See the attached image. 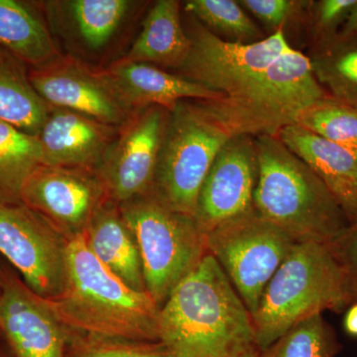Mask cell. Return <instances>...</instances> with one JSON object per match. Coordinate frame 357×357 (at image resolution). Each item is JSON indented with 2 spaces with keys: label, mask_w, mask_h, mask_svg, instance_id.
Here are the masks:
<instances>
[{
  "label": "cell",
  "mask_w": 357,
  "mask_h": 357,
  "mask_svg": "<svg viewBox=\"0 0 357 357\" xmlns=\"http://www.w3.org/2000/svg\"><path fill=\"white\" fill-rule=\"evenodd\" d=\"M68 245L69 241L29 206L0 202V255L44 299L63 292Z\"/></svg>",
  "instance_id": "cell-9"
},
{
  "label": "cell",
  "mask_w": 357,
  "mask_h": 357,
  "mask_svg": "<svg viewBox=\"0 0 357 357\" xmlns=\"http://www.w3.org/2000/svg\"><path fill=\"white\" fill-rule=\"evenodd\" d=\"M258 178L253 208L296 243L330 245L349 225L328 188L277 136H255Z\"/></svg>",
  "instance_id": "cell-3"
},
{
  "label": "cell",
  "mask_w": 357,
  "mask_h": 357,
  "mask_svg": "<svg viewBox=\"0 0 357 357\" xmlns=\"http://www.w3.org/2000/svg\"><path fill=\"white\" fill-rule=\"evenodd\" d=\"M0 48L28 69L62 56L36 4L20 0H0Z\"/></svg>",
  "instance_id": "cell-21"
},
{
  "label": "cell",
  "mask_w": 357,
  "mask_h": 357,
  "mask_svg": "<svg viewBox=\"0 0 357 357\" xmlns=\"http://www.w3.org/2000/svg\"><path fill=\"white\" fill-rule=\"evenodd\" d=\"M119 206L139 246L147 293L161 307L208 255L206 234L152 191Z\"/></svg>",
  "instance_id": "cell-5"
},
{
  "label": "cell",
  "mask_w": 357,
  "mask_h": 357,
  "mask_svg": "<svg viewBox=\"0 0 357 357\" xmlns=\"http://www.w3.org/2000/svg\"><path fill=\"white\" fill-rule=\"evenodd\" d=\"M70 330V328H69ZM67 357H172L161 342L100 337L70 330Z\"/></svg>",
  "instance_id": "cell-28"
},
{
  "label": "cell",
  "mask_w": 357,
  "mask_h": 357,
  "mask_svg": "<svg viewBox=\"0 0 357 357\" xmlns=\"http://www.w3.org/2000/svg\"><path fill=\"white\" fill-rule=\"evenodd\" d=\"M41 7L49 28L89 51H100L121 29L137 2L129 0L45 1Z\"/></svg>",
  "instance_id": "cell-18"
},
{
  "label": "cell",
  "mask_w": 357,
  "mask_h": 357,
  "mask_svg": "<svg viewBox=\"0 0 357 357\" xmlns=\"http://www.w3.org/2000/svg\"><path fill=\"white\" fill-rule=\"evenodd\" d=\"M169 116L165 107L148 105L119 126L96 170L112 201L121 204L152 191Z\"/></svg>",
  "instance_id": "cell-10"
},
{
  "label": "cell",
  "mask_w": 357,
  "mask_h": 357,
  "mask_svg": "<svg viewBox=\"0 0 357 357\" xmlns=\"http://www.w3.org/2000/svg\"><path fill=\"white\" fill-rule=\"evenodd\" d=\"M349 306L342 274L330 248L316 243H295L267 284L251 314L260 349L300 321Z\"/></svg>",
  "instance_id": "cell-4"
},
{
  "label": "cell",
  "mask_w": 357,
  "mask_h": 357,
  "mask_svg": "<svg viewBox=\"0 0 357 357\" xmlns=\"http://www.w3.org/2000/svg\"><path fill=\"white\" fill-rule=\"evenodd\" d=\"M206 248L252 314L295 241L255 210L206 234Z\"/></svg>",
  "instance_id": "cell-8"
},
{
  "label": "cell",
  "mask_w": 357,
  "mask_h": 357,
  "mask_svg": "<svg viewBox=\"0 0 357 357\" xmlns=\"http://www.w3.org/2000/svg\"><path fill=\"white\" fill-rule=\"evenodd\" d=\"M342 274L349 304L357 302V220L328 245Z\"/></svg>",
  "instance_id": "cell-31"
},
{
  "label": "cell",
  "mask_w": 357,
  "mask_h": 357,
  "mask_svg": "<svg viewBox=\"0 0 357 357\" xmlns=\"http://www.w3.org/2000/svg\"><path fill=\"white\" fill-rule=\"evenodd\" d=\"M45 300L70 330L159 342L158 305L149 294L132 290L112 274L93 255L84 236L69 241L63 292Z\"/></svg>",
  "instance_id": "cell-2"
},
{
  "label": "cell",
  "mask_w": 357,
  "mask_h": 357,
  "mask_svg": "<svg viewBox=\"0 0 357 357\" xmlns=\"http://www.w3.org/2000/svg\"><path fill=\"white\" fill-rule=\"evenodd\" d=\"M159 342L172 357H257L252 317L208 253L160 307Z\"/></svg>",
  "instance_id": "cell-1"
},
{
  "label": "cell",
  "mask_w": 357,
  "mask_h": 357,
  "mask_svg": "<svg viewBox=\"0 0 357 357\" xmlns=\"http://www.w3.org/2000/svg\"><path fill=\"white\" fill-rule=\"evenodd\" d=\"M234 136L206 100L178 102L170 110L152 192L174 210L195 218L204 178Z\"/></svg>",
  "instance_id": "cell-6"
},
{
  "label": "cell",
  "mask_w": 357,
  "mask_h": 357,
  "mask_svg": "<svg viewBox=\"0 0 357 357\" xmlns=\"http://www.w3.org/2000/svg\"><path fill=\"white\" fill-rule=\"evenodd\" d=\"M40 165L38 137L0 119V202L21 203L23 185Z\"/></svg>",
  "instance_id": "cell-24"
},
{
  "label": "cell",
  "mask_w": 357,
  "mask_h": 357,
  "mask_svg": "<svg viewBox=\"0 0 357 357\" xmlns=\"http://www.w3.org/2000/svg\"><path fill=\"white\" fill-rule=\"evenodd\" d=\"M84 237L93 255L119 280L134 291L147 292L139 246L119 204L107 199Z\"/></svg>",
  "instance_id": "cell-19"
},
{
  "label": "cell",
  "mask_w": 357,
  "mask_h": 357,
  "mask_svg": "<svg viewBox=\"0 0 357 357\" xmlns=\"http://www.w3.org/2000/svg\"><path fill=\"white\" fill-rule=\"evenodd\" d=\"M29 77L51 107L73 110L114 126H121L133 112L122 102L105 70L93 69L73 55L29 69Z\"/></svg>",
  "instance_id": "cell-13"
},
{
  "label": "cell",
  "mask_w": 357,
  "mask_h": 357,
  "mask_svg": "<svg viewBox=\"0 0 357 357\" xmlns=\"http://www.w3.org/2000/svg\"><path fill=\"white\" fill-rule=\"evenodd\" d=\"M119 128L73 110L51 107L37 136L42 165L96 172L114 142Z\"/></svg>",
  "instance_id": "cell-15"
},
{
  "label": "cell",
  "mask_w": 357,
  "mask_h": 357,
  "mask_svg": "<svg viewBox=\"0 0 357 357\" xmlns=\"http://www.w3.org/2000/svg\"><path fill=\"white\" fill-rule=\"evenodd\" d=\"M50 110L33 88L29 69L0 48V119L38 136Z\"/></svg>",
  "instance_id": "cell-22"
},
{
  "label": "cell",
  "mask_w": 357,
  "mask_h": 357,
  "mask_svg": "<svg viewBox=\"0 0 357 357\" xmlns=\"http://www.w3.org/2000/svg\"><path fill=\"white\" fill-rule=\"evenodd\" d=\"M340 351L335 331L318 314L292 326L257 357H337Z\"/></svg>",
  "instance_id": "cell-27"
},
{
  "label": "cell",
  "mask_w": 357,
  "mask_h": 357,
  "mask_svg": "<svg viewBox=\"0 0 357 357\" xmlns=\"http://www.w3.org/2000/svg\"><path fill=\"white\" fill-rule=\"evenodd\" d=\"M190 51V39L178 0H158L152 4L137 38L124 60L144 63L160 69L178 70Z\"/></svg>",
  "instance_id": "cell-20"
},
{
  "label": "cell",
  "mask_w": 357,
  "mask_h": 357,
  "mask_svg": "<svg viewBox=\"0 0 357 357\" xmlns=\"http://www.w3.org/2000/svg\"><path fill=\"white\" fill-rule=\"evenodd\" d=\"M344 328L347 335L357 338V302L352 303L345 310Z\"/></svg>",
  "instance_id": "cell-32"
},
{
  "label": "cell",
  "mask_w": 357,
  "mask_h": 357,
  "mask_svg": "<svg viewBox=\"0 0 357 357\" xmlns=\"http://www.w3.org/2000/svg\"><path fill=\"white\" fill-rule=\"evenodd\" d=\"M310 0H239V4L270 30L269 35L290 26L302 27Z\"/></svg>",
  "instance_id": "cell-30"
},
{
  "label": "cell",
  "mask_w": 357,
  "mask_h": 357,
  "mask_svg": "<svg viewBox=\"0 0 357 357\" xmlns=\"http://www.w3.org/2000/svg\"><path fill=\"white\" fill-rule=\"evenodd\" d=\"M307 56L326 93L357 109V38L338 34L310 48Z\"/></svg>",
  "instance_id": "cell-23"
},
{
  "label": "cell",
  "mask_w": 357,
  "mask_h": 357,
  "mask_svg": "<svg viewBox=\"0 0 357 357\" xmlns=\"http://www.w3.org/2000/svg\"><path fill=\"white\" fill-rule=\"evenodd\" d=\"M0 335H1V331H0Z\"/></svg>",
  "instance_id": "cell-34"
},
{
  "label": "cell",
  "mask_w": 357,
  "mask_h": 357,
  "mask_svg": "<svg viewBox=\"0 0 357 357\" xmlns=\"http://www.w3.org/2000/svg\"><path fill=\"white\" fill-rule=\"evenodd\" d=\"M185 20L190 51L176 74L220 93V100H238L261 89L294 48L283 30L255 43L236 44L218 38L189 13Z\"/></svg>",
  "instance_id": "cell-7"
},
{
  "label": "cell",
  "mask_w": 357,
  "mask_h": 357,
  "mask_svg": "<svg viewBox=\"0 0 357 357\" xmlns=\"http://www.w3.org/2000/svg\"><path fill=\"white\" fill-rule=\"evenodd\" d=\"M328 188L349 223L357 220V150L335 144L292 124L277 134Z\"/></svg>",
  "instance_id": "cell-16"
},
{
  "label": "cell",
  "mask_w": 357,
  "mask_h": 357,
  "mask_svg": "<svg viewBox=\"0 0 357 357\" xmlns=\"http://www.w3.org/2000/svg\"><path fill=\"white\" fill-rule=\"evenodd\" d=\"M324 139L357 150V109L326 95L301 110L295 123Z\"/></svg>",
  "instance_id": "cell-26"
},
{
  "label": "cell",
  "mask_w": 357,
  "mask_h": 357,
  "mask_svg": "<svg viewBox=\"0 0 357 357\" xmlns=\"http://www.w3.org/2000/svg\"><path fill=\"white\" fill-rule=\"evenodd\" d=\"M258 178L255 136L230 138L204 178L195 218L204 234L218 225L255 210L253 197Z\"/></svg>",
  "instance_id": "cell-12"
},
{
  "label": "cell",
  "mask_w": 357,
  "mask_h": 357,
  "mask_svg": "<svg viewBox=\"0 0 357 357\" xmlns=\"http://www.w3.org/2000/svg\"><path fill=\"white\" fill-rule=\"evenodd\" d=\"M0 331L14 357H67L69 328L44 298L1 268Z\"/></svg>",
  "instance_id": "cell-14"
},
{
  "label": "cell",
  "mask_w": 357,
  "mask_h": 357,
  "mask_svg": "<svg viewBox=\"0 0 357 357\" xmlns=\"http://www.w3.org/2000/svg\"><path fill=\"white\" fill-rule=\"evenodd\" d=\"M95 171L40 165L26 181L21 203L43 217L68 241L84 236L109 199Z\"/></svg>",
  "instance_id": "cell-11"
},
{
  "label": "cell",
  "mask_w": 357,
  "mask_h": 357,
  "mask_svg": "<svg viewBox=\"0 0 357 357\" xmlns=\"http://www.w3.org/2000/svg\"><path fill=\"white\" fill-rule=\"evenodd\" d=\"M356 0H310L305 15V37L309 49L340 34Z\"/></svg>",
  "instance_id": "cell-29"
},
{
  "label": "cell",
  "mask_w": 357,
  "mask_h": 357,
  "mask_svg": "<svg viewBox=\"0 0 357 357\" xmlns=\"http://www.w3.org/2000/svg\"><path fill=\"white\" fill-rule=\"evenodd\" d=\"M184 7L185 13L223 41L252 44L268 36L237 0H187Z\"/></svg>",
  "instance_id": "cell-25"
},
{
  "label": "cell",
  "mask_w": 357,
  "mask_h": 357,
  "mask_svg": "<svg viewBox=\"0 0 357 357\" xmlns=\"http://www.w3.org/2000/svg\"><path fill=\"white\" fill-rule=\"evenodd\" d=\"M340 34L357 38V0L354 6H352L351 13L347 16Z\"/></svg>",
  "instance_id": "cell-33"
},
{
  "label": "cell",
  "mask_w": 357,
  "mask_h": 357,
  "mask_svg": "<svg viewBox=\"0 0 357 357\" xmlns=\"http://www.w3.org/2000/svg\"><path fill=\"white\" fill-rule=\"evenodd\" d=\"M105 70L122 102L134 110L159 105L171 110L181 100H218L220 93L185 77L144 63L119 59Z\"/></svg>",
  "instance_id": "cell-17"
}]
</instances>
